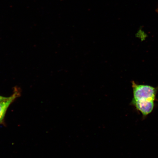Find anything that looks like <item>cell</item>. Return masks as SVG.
Masks as SVG:
<instances>
[{
  "label": "cell",
  "instance_id": "cell-3",
  "mask_svg": "<svg viewBox=\"0 0 158 158\" xmlns=\"http://www.w3.org/2000/svg\"><path fill=\"white\" fill-rule=\"evenodd\" d=\"M20 89L15 88L13 94L6 99L0 102V124L2 123L8 108L12 102L17 98L20 96Z\"/></svg>",
  "mask_w": 158,
  "mask_h": 158
},
{
  "label": "cell",
  "instance_id": "cell-2",
  "mask_svg": "<svg viewBox=\"0 0 158 158\" xmlns=\"http://www.w3.org/2000/svg\"><path fill=\"white\" fill-rule=\"evenodd\" d=\"M154 101L148 100H132L131 103L138 111L141 112L143 117H145L152 112L155 106Z\"/></svg>",
  "mask_w": 158,
  "mask_h": 158
},
{
  "label": "cell",
  "instance_id": "cell-4",
  "mask_svg": "<svg viewBox=\"0 0 158 158\" xmlns=\"http://www.w3.org/2000/svg\"><path fill=\"white\" fill-rule=\"evenodd\" d=\"M8 97H5L0 96V102L6 99Z\"/></svg>",
  "mask_w": 158,
  "mask_h": 158
},
{
  "label": "cell",
  "instance_id": "cell-1",
  "mask_svg": "<svg viewBox=\"0 0 158 158\" xmlns=\"http://www.w3.org/2000/svg\"><path fill=\"white\" fill-rule=\"evenodd\" d=\"M133 100H148L155 101L156 90L151 86L139 85L133 82Z\"/></svg>",
  "mask_w": 158,
  "mask_h": 158
}]
</instances>
